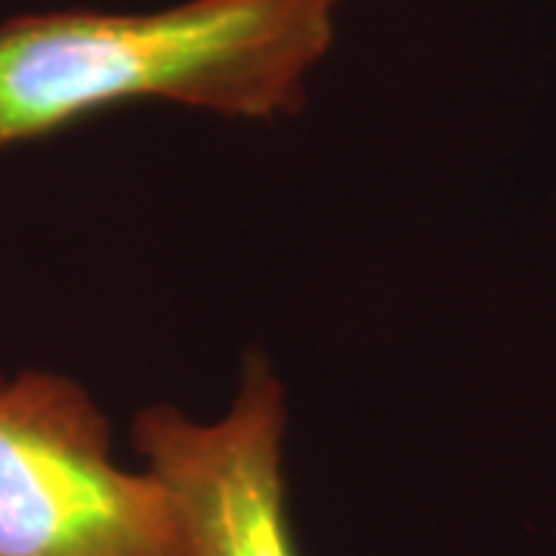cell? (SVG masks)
<instances>
[{
    "instance_id": "obj_2",
    "label": "cell",
    "mask_w": 556,
    "mask_h": 556,
    "mask_svg": "<svg viewBox=\"0 0 556 556\" xmlns=\"http://www.w3.org/2000/svg\"><path fill=\"white\" fill-rule=\"evenodd\" d=\"M0 556H182L159 479L121 467L93 396L53 371L0 375Z\"/></svg>"
},
{
    "instance_id": "obj_3",
    "label": "cell",
    "mask_w": 556,
    "mask_h": 556,
    "mask_svg": "<svg viewBox=\"0 0 556 556\" xmlns=\"http://www.w3.org/2000/svg\"><path fill=\"white\" fill-rule=\"evenodd\" d=\"M285 390L266 358L241 368L226 415L195 420L155 405L134 420L142 467L174 510L182 556H298L281 464Z\"/></svg>"
},
{
    "instance_id": "obj_1",
    "label": "cell",
    "mask_w": 556,
    "mask_h": 556,
    "mask_svg": "<svg viewBox=\"0 0 556 556\" xmlns=\"http://www.w3.org/2000/svg\"><path fill=\"white\" fill-rule=\"evenodd\" d=\"M340 0H182L0 22V152L130 102L269 121L303 102Z\"/></svg>"
}]
</instances>
